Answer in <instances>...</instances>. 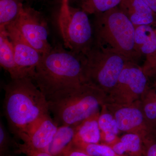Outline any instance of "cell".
Wrapping results in <instances>:
<instances>
[{
  "label": "cell",
  "instance_id": "1",
  "mask_svg": "<svg viewBox=\"0 0 156 156\" xmlns=\"http://www.w3.org/2000/svg\"><path fill=\"white\" fill-rule=\"evenodd\" d=\"M4 89L3 110L9 131L15 139L23 142L50 114L47 98L30 77L12 80Z\"/></svg>",
  "mask_w": 156,
  "mask_h": 156
},
{
  "label": "cell",
  "instance_id": "2",
  "mask_svg": "<svg viewBox=\"0 0 156 156\" xmlns=\"http://www.w3.org/2000/svg\"><path fill=\"white\" fill-rule=\"evenodd\" d=\"M107 95L89 84L66 88L47 97L50 114L58 126H76L100 112Z\"/></svg>",
  "mask_w": 156,
  "mask_h": 156
},
{
  "label": "cell",
  "instance_id": "3",
  "mask_svg": "<svg viewBox=\"0 0 156 156\" xmlns=\"http://www.w3.org/2000/svg\"><path fill=\"white\" fill-rule=\"evenodd\" d=\"M32 79L46 98L59 90L79 87L83 83L80 56L57 45L43 55Z\"/></svg>",
  "mask_w": 156,
  "mask_h": 156
},
{
  "label": "cell",
  "instance_id": "4",
  "mask_svg": "<svg viewBox=\"0 0 156 156\" xmlns=\"http://www.w3.org/2000/svg\"><path fill=\"white\" fill-rule=\"evenodd\" d=\"M93 30L95 44L137 63L140 57L135 50V27L119 6L95 14Z\"/></svg>",
  "mask_w": 156,
  "mask_h": 156
},
{
  "label": "cell",
  "instance_id": "5",
  "mask_svg": "<svg viewBox=\"0 0 156 156\" xmlns=\"http://www.w3.org/2000/svg\"><path fill=\"white\" fill-rule=\"evenodd\" d=\"M80 55L83 83L94 86L107 95L114 88L126 65L131 62L125 56L95 43L89 51Z\"/></svg>",
  "mask_w": 156,
  "mask_h": 156
},
{
  "label": "cell",
  "instance_id": "6",
  "mask_svg": "<svg viewBox=\"0 0 156 156\" xmlns=\"http://www.w3.org/2000/svg\"><path fill=\"white\" fill-rule=\"evenodd\" d=\"M58 25L66 49L84 54L95 43L94 30L88 14L81 9L70 7L61 8Z\"/></svg>",
  "mask_w": 156,
  "mask_h": 156
},
{
  "label": "cell",
  "instance_id": "7",
  "mask_svg": "<svg viewBox=\"0 0 156 156\" xmlns=\"http://www.w3.org/2000/svg\"><path fill=\"white\" fill-rule=\"evenodd\" d=\"M148 77L142 67L129 62L122 71L114 88L107 96L105 103L128 105L140 100L149 89Z\"/></svg>",
  "mask_w": 156,
  "mask_h": 156
},
{
  "label": "cell",
  "instance_id": "8",
  "mask_svg": "<svg viewBox=\"0 0 156 156\" xmlns=\"http://www.w3.org/2000/svg\"><path fill=\"white\" fill-rule=\"evenodd\" d=\"M12 24L26 41L42 55L49 53L53 48L48 40L47 23L40 13L34 9L24 7L19 17Z\"/></svg>",
  "mask_w": 156,
  "mask_h": 156
},
{
  "label": "cell",
  "instance_id": "9",
  "mask_svg": "<svg viewBox=\"0 0 156 156\" xmlns=\"http://www.w3.org/2000/svg\"><path fill=\"white\" fill-rule=\"evenodd\" d=\"M104 105L113 115L120 131L137 134L144 140L154 136L146 122L140 100L128 105L105 103Z\"/></svg>",
  "mask_w": 156,
  "mask_h": 156
},
{
  "label": "cell",
  "instance_id": "10",
  "mask_svg": "<svg viewBox=\"0 0 156 156\" xmlns=\"http://www.w3.org/2000/svg\"><path fill=\"white\" fill-rule=\"evenodd\" d=\"M4 29L13 46L16 63L32 78L43 55L26 41L14 24L7 26Z\"/></svg>",
  "mask_w": 156,
  "mask_h": 156
},
{
  "label": "cell",
  "instance_id": "11",
  "mask_svg": "<svg viewBox=\"0 0 156 156\" xmlns=\"http://www.w3.org/2000/svg\"><path fill=\"white\" fill-rule=\"evenodd\" d=\"M135 27L134 44L136 53L145 59L141 67L148 77H154L156 61V28L152 26Z\"/></svg>",
  "mask_w": 156,
  "mask_h": 156
},
{
  "label": "cell",
  "instance_id": "12",
  "mask_svg": "<svg viewBox=\"0 0 156 156\" xmlns=\"http://www.w3.org/2000/svg\"><path fill=\"white\" fill-rule=\"evenodd\" d=\"M50 115L45 116L25 141L20 144L21 154L29 156L33 153L46 151L52 141L58 127Z\"/></svg>",
  "mask_w": 156,
  "mask_h": 156
},
{
  "label": "cell",
  "instance_id": "13",
  "mask_svg": "<svg viewBox=\"0 0 156 156\" xmlns=\"http://www.w3.org/2000/svg\"><path fill=\"white\" fill-rule=\"evenodd\" d=\"M120 10L134 26L142 25L156 27V16L142 0H121Z\"/></svg>",
  "mask_w": 156,
  "mask_h": 156
},
{
  "label": "cell",
  "instance_id": "14",
  "mask_svg": "<svg viewBox=\"0 0 156 156\" xmlns=\"http://www.w3.org/2000/svg\"><path fill=\"white\" fill-rule=\"evenodd\" d=\"M0 64L9 73L11 80L31 78L29 73L20 67L16 63L13 46L5 29L0 30Z\"/></svg>",
  "mask_w": 156,
  "mask_h": 156
},
{
  "label": "cell",
  "instance_id": "15",
  "mask_svg": "<svg viewBox=\"0 0 156 156\" xmlns=\"http://www.w3.org/2000/svg\"><path fill=\"white\" fill-rule=\"evenodd\" d=\"M109 146L121 156H141L144 149L143 139L133 133H126Z\"/></svg>",
  "mask_w": 156,
  "mask_h": 156
},
{
  "label": "cell",
  "instance_id": "16",
  "mask_svg": "<svg viewBox=\"0 0 156 156\" xmlns=\"http://www.w3.org/2000/svg\"><path fill=\"white\" fill-rule=\"evenodd\" d=\"M99 114L92 116L76 126V134L73 143H100L101 134L98 123Z\"/></svg>",
  "mask_w": 156,
  "mask_h": 156
},
{
  "label": "cell",
  "instance_id": "17",
  "mask_svg": "<svg viewBox=\"0 0 156 156\" xmlns=\"http://www.w3.org/2000/svg\"><path fill=\"white\" fill-rule=\"evenodd\" d=\"M98 123L101 134L100 143L109 146L116 141L120 131L114 117L104 104L101 107Z\"/></svg>",
  "mask_w": 156,
  "mask_h": 156
},
{
  "label": "cell",
  "instance_id": "18",
  "mask_svg": "<svg viewBox=\"0 0 156 156\" xmlns=\"http://www.w3.org/2000/svg\"><path fill=\"white\" fill-rule=\"evenodd\" d=\"M76 134V126H62L58 129L45 151L57 156L71 145Z\"/></svg>",
  "mask_w": 156,
  "mask_h": 156
},
{
  "label": "cell",
  "instance_id": "19",
  "mask_svg": "<svg viewBox=\"0 0 156 156\" xmlns=\"http://www.w3.org/2000/svg\"><path fill=\"white\" fill-rule=\"evenodd\" d=\"M140 101L146 122L154 136L156 134V89L149 87Z\"/></svg>",
  "mask_w": 156,
  "mask_h": 156
},
{
  "label": "cell",
  "instance_id": "20",
  "mask_svg": "<svg viewBox=\"0 0 156 156\" xmlns=\"http://www.w3.org/2000/svg\"><path fill=\"white\" fill-rule=\"evenodd\" d=\"M23 8L20 0H0V30L15 22Z\"/></svg>",
  "mask_w": 156,
  "mask_h": 156
},
{
  "label": "cell",
  "instance_id": "21",
  "mask_svg": "<svg viewBox=\"0 0 156 156\" xmlns=\"http://www.w3.org/2000/svg\"><path fill=\"white\" fill-rule=\"evenodd\" d=\"M2 121L0 122V156H15L21 154L20 144L11 135Z\"/></svg>",
  "mask_w": 156,
  "mask_h": 156
},
{
  "label": "cell",
  "instance_id": "22",
  "mask_svg": "<svg viewBox=\"0 0 156 156\" xmlns=\"http://www.w3.org/2000/svg\"><path fill=\"white\" fill-rule=\"evenodd\" d=\"M121 0H82L80 9L88 14L103 13L119 6Z\"/></svg>",
  "mask_w": 156,
  "mask_h": 156
},
{
  "label": "cell",
  "instance_id": "23",
  "mask_svg": "<svg viewBox=\"0 0 156 156\" xmlns=\"http://www.w3.org/2000/svg\"><path fill=\"white\" fill-rule=\"evenodd\" d=\"M72 146L90 156H121L117 155L110 147L104 144L72 142Z\"/></svg>",
  "mask_w": 156,
  "mask_h": 156
},
{
  "label": "cell",
  "instance_id": "24",
  "mask_svg": "<svg viewBox=\"0 0 156 156\" xmlns=\"http://www.w3.org/2000/svg\"><path fill=\"white\" fill-rule=\"evenodd\" d=\"M144 149L141 156H156V137L147 136L143 140Z\"/></svg>",
  "mask_w": 156,
  "mask_h": 156
},
{
  "label": "cell",
  "instance_id": "25",
  "mask_svg": "<svg viewBox=\"0 0 156 156\" xmlns=\"http://www.w3.org/2000/svg\"><path fill=\"white\" fill-rule=\"evenodd\" d=\"M57 156H90L84 152L77 149L71 145Z\"/></svg>",
  "mask_w": 156,
  "mask_h": 156
},
{
  "label": "cell",
  "instance_id": "26",
  "mask_svg": "<svg viewBox=\"0 0 156 156\" xmlns=\"http://www.w3.org/2000/svg\"><path fill=\"white\" fill-rule=\"evenodd\" d=\"M156 16V0H142Z\"/></svg>",
  "mask_w": 156,
  "mask_h": 156
},
{
  "label": "cell",
  "instance_id": "27",
  "mask_svg": "<svg viewBox=\"0 0 156 156\" xmlns=\"http://www.w3.org/2000/svg\"><path fill=\"white\" fill-rule=\"evenodd\" d=\"M29 156H53L50 154L48 153L45 151H42L36 152L30 154Z\"/></svg>",
  "mask_w": 156,
  "mask_h": 156
},
{
  "label": "cell",
  "instance_id": "28",
  "mask_svg": "<svg viewBox=\"0 0 156 156\" xmlns=\"http://www.w3.org/2000/svg\"><path fill=\"white\" fill-rule=\"evenodd\" d=\"M154 77V79L153 84L152 88L156 89V75Z\"/></svg>",
  "mask_w": 156,
  "mask_h": 156
},
{
  "label": "cell",
  "instance_id": "29",
  "mask_svg": "<svg viewBox=\"0 0 156 156\" xmlns=\"http://www.w3.org/2000/svg\"><path fill=\"white\" fill-rule=\"evenodd\" d=\"M154 72H155V75H156V61L155 62V66H154Z\"/></svg>",
  "mask_w": 156,
  "mask_h": 156
},
{
  "label": "cell",
  "instance_id": "30",
  "mask_svg": "<svg viewBox=\"0 0 156 156\" xmlns=\"http://www.w3.org/2000/svg\"><path fill=\"white\" fill-rule=\"evenodd\" d=\"M21 2H23V1H30V0H20Z\"/></svg>",
  "mask_w": 156,
  "mask_h": 156
},
{
  "label": "cell",
  "instance_id": "31",
  "mask_svg": "<svg viewBox=\"0 0 156 156\" xmlns=\"http://www.w3.org/2000/svg\"></svg>",
  "mask_w": 156,
  "mask_h": 156
},
{
  "label": "cell",
  "instance_id": "32",
  "mask_svg": "<svg viewBox=\"0 0 156 156\" xmlns=\"http://www.w3.org/2000/svg\"></svg>",
  "mask_w": 156,
  "mask_h": 156
}]
</instances>
